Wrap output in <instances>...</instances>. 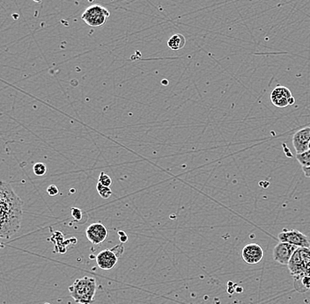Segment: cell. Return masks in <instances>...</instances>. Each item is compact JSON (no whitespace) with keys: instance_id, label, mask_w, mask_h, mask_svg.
Returning a JSON list of instances; mask_svg holds the SVG:
<instances>
[{"instance_id":"obj_16","label":"cell","mask_w":310,"mask_h":304,"mask_svg":"<svg viewBox=\"0 0 310 304\" xmlns=\"http://www.w3.org/2000/svg\"><path fill=\"white\" fill-rule=\"evenodd\" d=\"M103 186H109L112 185V179L109 176L107 175L105 172H101V174L99 176V181Z\"/></svg>"},{"instance_id":"obj_23","label":"cell","mask_w":310,"mask_h":304,"mask_svg":"<svg viewBox=\"0 0 310 304\" xmlns=\"http://www.w3.org/2000/svg\"><path fill=\"white\" fill-rule=\"evenodd\" d=\"M308 149H310V142H309V145H308Z\"/></svg>"},{"instance_id":"obj_9","label":"cell","mask_w":310,"mask_h":304,"mask_svg":"<svg viewBox=\"0 0 310 304\" xmlns=\"http://www.w3.org/2000/svg\"><path fill=\"white\" fill-rule=\"evenodd\" d=\"M87 239L94 244L103 243L108 237V229L101 222H95L91 224L86 231Z\"/></svg>"},{"instance_id":"obj_4","label":"cell","mask_w":310,"mask_h":304,"mask_svg":"<svg viewBox=\"0 0 310 304\" xmlns=\"http://www.w3.org/2000/svg\"><path fill=\"white\" fill-rule=\"evenodd\" d=\"M109 16L110 13L107 8L100 5H93L85 10L81 19L90 27L101 28L108 22Z\"/></svg>"},{"instance_id":"obj_22","label":"cell","mask_w":310,"mask_h":304,"mask_svg":"<svg viewBox=\"0 0 310 304\" xmlns=\"http://www.w3.org/2000/svg\"><path fill=\"white\" fill-rule=\"evenodd\" d=\"M34 1H36V2H41L42 0H34Z\"/></svg>"},{"instance_id":"obj_10","label":"cell","mask_w":310,"mask_h":304,"mask_svg":"<svg viewBox=\"0 0 310 304\" xmlns=\"http://www.w3.org/2000/svg\"><path fill=\"white\" fill-rule=\"evenodd\" d=\"M310 142V127L299 129L292 136V145L297 154L308 150Z\"/></svg>"},{"instance_id":"obj_5","label":"cell","mask_w":310,"mask_h":304,"mask_svg":"<svg viewBox=\"0 0 310 304\" xmlns=\"http://www.w3.org/2000/svg\"><path fill=\"white\" fill-rule=\"evenodd\" d=\"M278 238L280 242L291 243L298 248L310 247L309 237L295 229H283V231L278 234Z\"/></svg>"},{"instance_id":"obj_18","label":"cell","mask_w":310,"mask_h":304,"mask_svg":"<svg viewBox=\"0 0 310 304\" xmlns=\"http://www.w3.org/2000/svg\"><path fill=\"white\" fill-rule=\"evenodd\" d=\"M72 217L77 220V221H80L82 217H83V213L80 210V208H72Z\"/></svg>"},{"instance_id":"obj_19","label":"cell","mask_w":310,"mask_h":304,"mask_svg":"<svg viewBox=\"0 0 310 304\" xmlns=\"http://www.w3.org/2000/svg\"><path fill=\"white\" fill-rule=\"evenodd\" d=\"M47 193L51 195V196H55V195H57L59 193V190H58L57 186H55V185H51V186H49L47 188Z\"/></svg>"},{"instance_id":"obj_12","label":"cell","mask_w":310,"mask_h":304,"mask_svg":"<svg viewBox=\"0 0 310 304\" xmlns=\"http://www.w3.org/2000/svg\"><path fill=\"white\" fill-rule=\"evenodd\" d=\"M185 44H186V39L181 34L174 35L168 41V46L170 47V49H171L172 50H182L183 48L185 47Z\"/></svg>"},{"instance_id":"obj_21","label":"cell","mask_w":310,"mask_h":304,"mask_svg":"<svg viewBox=\"0 0 310 304\" xmlns=\"http://www.w3.org/2000/svg\"><path fill=\"white\" fill-rule=\"evenodd\" d=\"M303 173L306 178H310V166L308 167H302Z\"/></svg>"},{"instance_id":"obj_7","label":"cell","mask_w":310,"mask_h":304,"mask_svg":"<svg viewBox=\"0 0 310 304\" xmlns=\"http://www.w3.org/2000/svg\"><path fill=\"white\" fill-rule=\"evenodd\" d=\"M297 249L298 247L291 243L280 242L273 249V259L281 265H287L293 252Z\"/></svg>"},{"instance_id":"obj_15","label":"cell","mask_w":310,"mask_h":304,"mask_svg":"<svg viewBox=\"0 0 310 304\" xmlns=\"http://www.w3.org/2000/svg\"><path fill=\"white\" fill-rule=\"evenodd\" d=\"M33 171L36 176H44L47 172V166L44 163H36L33 167Z\"/></svg>"},{"instance_id":"obj_6","label":"cell","mask_w":310,"mask_h":304,"mask_svg":"<svg viewBox=\"0 0 310 304\" xmlns=\"http://www.w3.org/2000/svg\"><path fill=\"white\" fill-rule=\"evenodd\" d=\"M270 101L277 108H286L294 103L291 91L285 86H278L270 94Z\"/></svg>"},{"instance_id":"obj_1","label":"cell","mask_w":310,"mask_h":304,"mask_svg":"<svg viewBox=\"0 0 310 304\" xmlns=\"http://www.w3.org/2000/svg\"><path fill=\"white\" fill-rule=\"evenodd\" d=\"M23 202L9 183L0 184V236L4 239L18 232L22 221Z\"/></svg>"},{"instance_id":"obj_3","label":"cell","mask_w":310,"mask_h":304,"mask_svg":"<svg viewBox=\"0 0 310 304\" xmlns=\"http://www.w3.org/2000/svg\"><path fill=\"white\" fill-rule=\"evenodd\" d=\"M287 266L295 280L303 276H310V247L298 248L293 252Z\"/></svg>"},{"instance_id":"obj_20","label":"cell","mask_w":310,"mask_h":304,"mask_svg":"<svg viewBox=\"0 0 310 304\" xmlns=\"http://www.w3.org/2000/svg\"><path fill=\"white\" fill-rule=\"evenodd\" d=\"M118 235H119V236H119L120 241H121L122 243H124V242H126L127 240H128V236L125 235V233L123 232V231H119V232H118Z\"/></svg>"},{"instance_id":"obj_14","label":"cell","mask_w":310,"mask_h":304,"mask_svg":"<svg viewBox=\"0 0 310 304\" xmlns=\"http://www.w3.org/2000/svg\"><path fill=\"white\" fill-rule=\"evenodd\" d=\"M96 188H97L98 193L103 199H108L112 195V190L108 186H103L100 182H98Z\"/></svg>"},{"instance_id":"obj_13","label":"cell","mask_w":310,"mask_h":304,"mask_svg":"<svg viewBox=\"0 0 310 304\" xmlns=\"http://www.w3.org/2000/svg\"><path fill=\"white\" fill-rule=\"evenodd\" d=\"M296 159L300 164L301 167L310 166V149L304 151L302 153L296 155Z\"/></svg>"},{"instance_id":"obj_11","label":"cell","mask_w":310,"mask_h":304,"mask_svg":"<svg viewBox=\"0 0 310 304\" xmlns=\"http://www.w3.org/2000/svg\"><path fill=\"white\" fill-rule=\"evenodd\" d=\"M119 255L121 254L115 252V249L102 250L96 257L98 266L102 270L114 268L117 263Z\"/></svg>"},{"instance_id":"obj_2","label":"cell","mask_w":310,"mask_h":304,"mask_svg":"<svg viewBox=\"0 0 310 304\" xmlns=\"http://www.w3.org/2000/svg\"><path fill=\"white\" fill-rule=\"evenodd\" d=\"M96 289L95 279L90 277L77 279L72 286H69L71 296L80 304H93Z\"/></svg>"},{"instance_id":"obj_8","label":"cell","mask_w":310,"mask_h":304,"mask_svg":"<svg viewBox=\"0 0 310 304\" xmlns=\"http://www.w3.org/2000/svg\"><path fill=\"white\" fill-rule=\"evenodd\" d=\"M243 260L249 265H256L264 257V250L257 243H249L242 250Z\"/></svg>"},{"instance_id":"obj_24","label":"cell","mask_w":310,"mask_h":304,"mask_svg":"<svg viewBox=\"0 0 310 304\" xmlns=\"http://www.w3.org/2000/svg\"><path fill=\"white\" fill-rule=\"evenodd\" d=\"M89 1H93V0H89Z\"/></svg>"},{"instance_id":"obj_17","label":"cell","mask_w":310,"mask_h":304,"mask_svg":"<svg viewBox=\"0 0 310 304\" xmlns=\"http://www.w3.org/2000/svg\"><path fill=\"white\" fill-rule=\"evenodd\" d=\"M298 281L301 282V285L303 286V291L309 289L310 288V276H303L302 278L299 279H297Z\"/></svg>"}]
</instances>
